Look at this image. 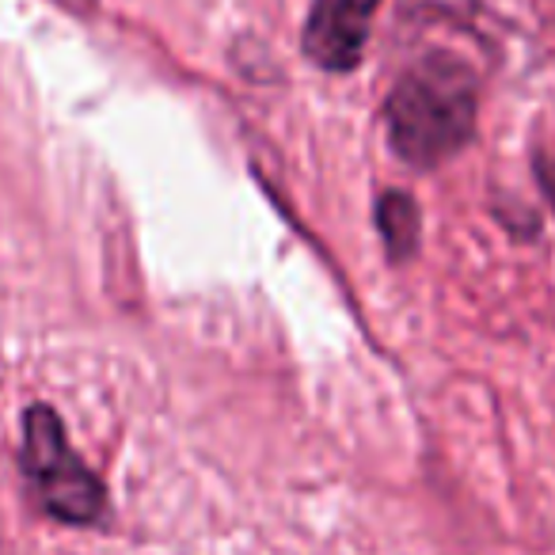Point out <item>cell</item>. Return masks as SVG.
<instances>
[{
    "mask_svg": "<svg viewBox=\"0 0 555 555\" xmlns=\"http://www.w3.org/2000/svg\"><path fill=\"white\" fill-rule=\"evenodd\" d=\"M479 80L456 54L434 50L392 85L385 103L388 145L403 164L430 171L476 138Z\"/></svg>",
    "mask_w": 555,
    "mask_h": 555,
    "instance_id": "1",
    "label": "cell"
},
{
    "mask_svg": "<svg viewBox=\"0 0 555 555\" xmlns=\"http://www.w3.org/2000/svg\"><path fill=\"white\" fill-rule=\"evenodd\" d=\"M24 476L35 502L62 525H100L107 517V491L69 446L62 418L47 403L24 411Z\"/></svg>",
    "mask_w": 555,
    "mask_h": 555,
    "instance_id": "2",
    "label": "cell"
},
{
    "mask_svg": "<svg viewBox=\"0 0 555 555\" xmlns=\"http://www.w3.org/2000/svg\"><path fill=\"white\" fill-rule=\"evenodd\" d=\"M380 0H312L301 50L324 73H350L362 65L370 27Z\"/></svg>",
    "mask_w": 555,
    "mask_h": 555,
    "instance_id": "3",
    "label": "cell"
},
{
    "mask_svg": "<svg viewBox=\"0 0 555 555\" xmlns=\"http://www.w3.org/2000/svg\"><path fill=\"white\" fill-rule=\"evenodd\" d=\"M377 232L388 247V262L415 259L423 240V217L408 191H385L377 198Z\"/></svg>",
    "mask_w": 555,
    "mask_h": 555,
    "instance_id": "4",
    "label": "cell"
},
{
    "mask_svg": "<svg viewBox=\"0 0 555 555\" xmlns=\"http://www.w3.org/2000/svg\"><path fill=\"white\" fill-rule=\"evenodd\" d=\"M532 171H537V183L544 191V198L555 209V126H547L544 138L537 141V156H532Z\"/></svg>",
    "mask_w": 555,
    "mask_h": 555,
    "instance_id": "5",
    "label": "cell"
},
{
    "mask_svg": "<svg viewBox=\"0 0 555 555\" xmlns=\"http://www.w3.org/2000/svg\"><path fill=\"white\" fill-rule=\"evenodd\" d=\"M62 9H69V12H77V16H88V12H95V4L100 0H57Z\"/></svg>",
    "mask_w": 555,
    "mask_h": 555,
    "instance_id": "6",
    "label": "cell"
}]
</instances>
